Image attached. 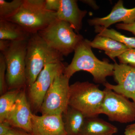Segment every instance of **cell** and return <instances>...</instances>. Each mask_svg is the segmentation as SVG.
Returning <instances> with one entry per match:
<instances>
[{
  "instance_id": "cell-1",
  "label": "cell",
  "mask_w": 135,
  "mask_h": 135,
  "mask_svg": "<svg viewBox=\"0 0 135 135\" xmlns=\"http://www.w3.org/2000/svg\"><path fill=\"white\" fill-rule=\"evenodd\" d=\"M90 41L84 39L74 51L71 62L65 68L64 74L70 79L74 74L83 71L92 75L94 82L103 84L107 77L113 76L114 64L107 60H100L94 55L90 46Z\"/></svg>"
},
{
  "instance_id": "cell-2",
  "label": "cell",
  "mask_w": 135,
  "mask_h": 135,
  "mask_svg": "<svg viewBox=\"0 0 135 135\" xmlns=\"http://www.w3.org/2000/svg\"><path fill=\"white\" fill-rule=\"evenodd\" d=\"M62 54L48 45L38 33L32 34L27 41L26 64L27 85L30 87L46 65L62 62Z\"/></svg>"
},
{
  "instance_id": "cell-3",
  "label": "cell",
  "mask_w": 135,
  "mask_h": 135,
  "mask_svg": "<svg viewBox=\"0 0 135 135\" xmlns=\"http://www.w3.org/2000/svg\"><path fill=\"white\" fill-rule=\"evenodd\" d=\"M44 0H23L18 12L7 20L20 26L30 34L38 33L57 19L56 12L45 8Z\"/></svg>"
},
{
  "instance_id": "cell-4",
  "label": "cell",
  "mask_w": 135,
  "mask_h": 135,
  "mask_svg": "<svg viewBox=\"0 0 135 135\" xmlns=\"http://www.w3.org/2000/svg\"><path fill=\"white\" fill-rule=\"evenodd\" d=\"M104 96V91L98 85L88 81H77L70 85L68 105L86 118L98 117Z\"/></svg>"
},
{
  "instance_id": "cell-5",
  "label": "cell",
  "mask_w": 135,
  "mask_h": 135,
  "mask_svg": "<svg viewBox=\"0 0 135 135\" xmlns=\"http://www.w3.org/2000/svg\"><path fill=\"white\" fill-rule=\"evenodd\" d=\"M38 33L51 47L65 56L74 51L84 39L69 23L57 19Z\"/></svg>"
},
{
  "instance_id": "cell-6",
  "label": "cell",
  "mask_w": 135,
  "mask_h": 135,
  "mask_svg": "<svg viewBox=\"0 0 135 135\" xmlns=\"http://www.w3.org/2000/svg\"><path fill=\"white\" fill-rule=\"evenodd\" d=\"M27 41H11L3 52L6 65V82L11 89H19L27 85L26 57Z\"/></svg>"
},
{
  "instance_id": "cell-7",
  "label": "cell",
  "mask_w": 135,
  "mask_h": 135,
  "mask_svg": "<svg viewBox=\"0 0 135 135\" xmlns=\"http://www.w3.org/2000/svg\"><path fill=\"white\" fill-rule=\"evenodd\" d=\"M64 72L56 76L46 93L40 109L42 114L62 116L67 110L69 106L70 79Z\"/></svg>"
},
{
  "instance_id": "cell-8",
  "label": "cell",
  "mask_w": 135,
  "mask_h": 135,
  "mask_svg": "<svg viewBox=\"0 0 135 135\" xmlns=\"http://www.w3.org/2000/svg\"><path fill=\"white\" fill-rule=\"evenodd\" d=\"M105 96L100 114L111 121L127 123L135 121V104L122 95L105 88Z\"/></svg>"
},
{
  "instance_id": "cell-9",
  "label": "cell",
  "mask_w": 135,
  "mask_h": 135,
  "mask_svg": "<svg viewBox=\"0 0 135 135\" xmlns=\"http://www.w3.org/2000/svg\"><path fill=\"white\" fill-rule=\"evenodd\" d=\"M66 66L62 62L46 65L36 80L28 87L30 101L34 109L40 110L44 97L57 75L64 72Z\"/></svg>"
},
{
  "instance_id": "cell-10",
  "label": "cell",
  "mask_w": 135,
  "mask_h": 135,
  "mask_svg": "<svg viewBox=\"0 0 135 135\" xmlns=\"http://www.w3.org/2000/svg\"><path fill=\"white\" fill-rule=\"evenodd\" d=\"M114 75L116 85L107 81L103 85L105 88L132 99L135 104V67L115 62Z\"/></svg>"
},
{
  "instance_id": "cell-11",
  "label": "cell",
  "mask_w": 135,
  "mask_h": 135,
  "mask_svg": "<svg viewBox=\"0 0 135 135\" xmlns=\"http://www.w3.org/2000/svg\"><path fill=\"white\" fill-rule=\"evenodd\" d=\"M30 107L25 91L21 90L6 121L12 127L31 133L33 114Z\"/></svg>"
},
{
  "instance_id": "cell-12",
  "label": "cell",
  "mask_w": 135,
  "mask_h": 135,
  "mask_svg": "<svg viewBox=\"0 0 135 135\" xmlns=\"http://www.w3.org/2000/svg\"><path fill=\"white\" fill-rule=\"evenodd\" d=\"M33 135H66L62 116L54 114L37 116L33 114L32 118Z\"/></svg>"
},
{
  "instance_id": "cell-13",
  "label": "cell",
  "mask_w": 135,
  "mask_h": 135,
  "mask_svg": "<svg viewBox=\"0 0 135 135\" xmlns=\"http://www.w3.org/2000/svg\"><path fill=\"white\" fill-rule=\"evenodd\" d=\"M135 22V7L128 9L123 6V1L119 0L108 16L103 17H96L88 20L89 25L100 26L108 28L112 25L122 22L128 24Z\"/></svg>"
},
{
  "instance_id": "cell-14",
  "label": "cell",
  "mask_w": 135,
  "mask_h": 135,
  "mask_svg": "<svg viewBox=\"0 0 135 135\" xmlns=\"http://www.w3.org/2000/svg\"><path fill=\"white\" fill-rule=\"evenodd\" d=\"M87 13L86 10L80 9L76 0H60L56 18L69 23L75 32L79 33L82 28L83 20Z\"/></svg>"
},
{
  "instance_id": "cell-15",
  "label": "cell",
  "mask_w": 135,
  "mask_h": 135,
  "mask_svg": "<svg viewBox=\"0 0 135 135\" xmlns=\"http://www.w3.org/2000/svg\"><path fill=\"white\" fill-rule=\"evenodd\" d=\"M90 44L92 48L104 51L105 54L113 60L130 49L114 39L98 34L90 41Z\"/></svg>"
},
{
  "instance_id": "cell-16",
  "label": "cell",
  "mask_w": 135,
  "mask_h": 135,
  "mask_svg": "<svg viewBox=\"0 0 135 135\" xmlns=\"http://www.w3.org/2000/svg\"><path fill=\"white\" fill-rule=\"evenodd\" d=\"M62 116L66 135H81L86 119L82 113L69 106Z\"/></svg>"
},
{
  "instance_id": "cell-17",
  "label": "cell",
  "mask_w": 135,
  "mask_h": 135,
  "mask_svg": "<svg viewBox=\"0 0 135 135\" xmlns=\"http://www.w3.org/2000/svg\"><path fill=\"white\" fill-rule=\"evenodd\" d=\"M118 128L98 117L86 118L81 135H113Z\"/></svg>"
},
{
  "instance_id": "cell-18",
  "label": "cell",
  "mask_w": 135,
  "mask_h": 135,
  "mask_svg": "<svg viewBox=\"0 0 135 135\" xmlns=\"http://www.w3.org/2000/svg\"><path fill=\"white\" fill-rule=\"evenodd\" d=\"M31 35L14 22L0 20V40L10 41H28Z\"/></svg>"
},
{
  "instance_id": "cell-19",
  "label": "cell",
  "mask_w": 135,
  "mask_h": 135,
  "mask_svg": "<svg viewBox=\"0 0 135 135\" xmlns=\"http://www.w3.org/2000/svg\"><path fill=\"white\" fill-rule=\"evenodd\" d=\"M11 89L4 93L0 98V122L7 120L21 90Z\"/></svg>"
},
{
  "instance_id": "cell-20",
  "label": "cell",
  "mask_w": 135,
  "mask_h": 135,
  "mask_svg": "<svg viewBox=\"0 0 135 135\" xmlns=\"http://www.w3.org/2000/svg\"><path fill=\"white\" fill-rule=\"evenodd\" d=\"M95 27V31L99 35L109 37L117 41L129 49H135V37H128L113 29L105 28L102 26Z\"/></svg>"
},
{
  "instance_id": "cell-21",
  "label": "cell",
  "mask_w": 135,
  "mask_h": 135,
  "mask_svg": "<svg viewBox=\"0 0 135 135\" xmlns=\"http://www.w3.org/2000/svg\"><path fill=\"white\" fill-rule=\"evenodd\" d=\"M23 0H13L11 2L0 0V20H8L17 14Z\"/></svg>"
},
{
  "instance_id": "cell-22",
  "label": "cell",
  "mask_w": 135,
  "mask_h": 135,
  "mask_svg": "<svg viewBox=\"0 0 135 135\" xmlns=\"http://www.w3.org/2000/svg\"><path fill=\"white\" fill-rule=\"evenodd\" d=\"M120 64L135 67V49H130L118 57Z\"/></svg>"
},
{
  "instance_id": "cell-23",
  "label": "cell",
  "mask_w": 135,
  "mask_h": 135,
  "mask_svg": "<svg viewBox=\"0 0 135 135\" xmlns=\"http://www.w3.org/2000/svg\"><path fill=\"white\" fill-rule=\"evenodd\" d=\"M6 65L5 58L2 53H0V94H4L6 89Z\"/></svg>"
},
{
  "instance_id": "cell-24",
  "label": "cell",
  "mask_w": 135,
  "mask_h": 135,
  "mask_svg": "<svg viewBox=\"0 0 135 135\" xmlns=\"http://www.w3.org/2000/svg\"><path fill=\"white\" fill-rule=\"evenodd\" d=\"M60 5V0H45V8L49 11L56 12Z\"/></svg>"
},
{
  "instance_id": "cell-25",
  "label": "cell",
  "mask_w": 135,
  "mask_h": 135,
  "mask_svg": "<svg viewBox=\"0 0 135 135\" xmlns=\"http://www.w3.org/2000/svg\"><path fill=\"white\" fill-rule=\"evenodd\" d=\"M116 27L118 29L130 32L135 36V22L128 24L119 23L116 25Z\"/></svg>"
},
{
  "instance_id": "cell-26",
  "label": "cell",
  "mask_w": 135,
  "mask_h": 135,
  "mask_svg": "<svg viewBox=\"0 0 135 135\" xmlns=\"http://www.w3.org/2000/svg\"><path fill=\"white\" fill-rule=\"evenodd\" d=\"M12 128L7 121L0 122V135H7Z\"/></svg>"
},
{
  "instance_id": "cell-27",
  "label": "cell",
  "mask_w": 135,
  "mask_h": 135,
  "mask_svg": "<svg viewBox=\"0 0 135 135\" xmlns=\"http://www.w3.org/2000/svg\"><path fill=\"white\" fill-rule=\"evenodd\" d=\"M6 135H33L29 133L20 129L12 127L9 133Z\"/></svg>"
},
{
  "instance_id": "cell-28",
  "label": "cell",
  "mask_w": 135,
  "mask_h": 135,
  "mask_svg": "<svg viewBox=\"0 0 135 135\" xmlns=\"http://www.w3.org/2000/svg\"><path fill=\"white\" fill-rule=\"evenodd\" d=\"M80 1L88 5L93 9L97 10L99 8V7L97 5L96 1L93 0H82Z\"/></svg>"
},
{
  "instance_id": "cell-29",
  "label": "cell",
  "mask_w": 135,
  "mask_h": 135,
  "mask_svg": "<svg viewBox=\"0 0 135 135\" xmlns=\"http://www.w3.org/2000/svg\"><path fill=\"white\" fill-rule=\"evenodd\" d=\"M123 135H135V127L131 124L127 126Z\"/></svg>"
},
{
  "instance_id": "cell-30",
  "label": "cell",
  "mask_w": 135,
  "mask_h": 135,
  "mask_svg": "<svg viewBox=\"0 0 135 135\" xmlns=\"http://www.w3.org/2000/svg\"><path fill=\"white\" fill-rule=\"evenodd\" d=\"M11 41L5 40H0V51L3 52L8 47Z\"/></svg>"
},
{
  "instance_id": "cell-31",
  "label": "cell",
  "mask_w": 135,
  "mask_h": 135,
  "mask_svg": "<svg viewBox=\"0 0 135 135\" xmlns=\"http://www.w3.org/2000/svg\"><path fill=\"white\" fill-rule=\"evenodd\" d=\"M131 125L133 126H134L135 127V123H133V124H131Z\"/></svg>"
},
{
  "instance_id": "cell-32",
  "label": "cell",
  "mask_w": 135,
  "mask_h": 135,
  "mask_svg": "<svg viewBox=\"0 0 135 135\" xmlns=\"http://www.w3.org/2000/svg\"></svg>"
}]
</instances>
